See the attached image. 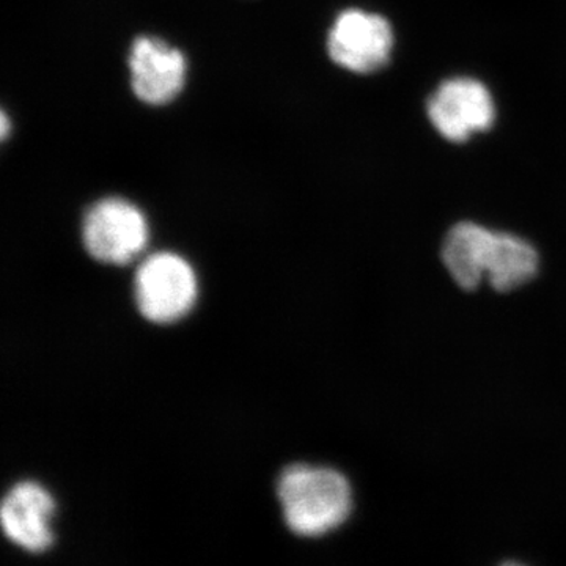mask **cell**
Listing matches in <instances>:
<instances>
[{
  "label": "cell",
  "mask_w": 566,
  "mask_h": 566,
  "mask_svg": "<svg viewBox=\"0 0 566 566\" xmlns=\"http://www.w3.org/2000/svg\"><path fill=\"white\" fill-rule=\"evenodd\" d=\"M441 256L450 277L465 292L479 289L483 282L495 292H513L534 281L539 270L534 244L515 233L469 221L447 232Z\"/></svg>",
  "instance_id": "cell-1"
},
{
  "label": "cell",
  "mask_w": 566,
  "mask_h": 566,
  "mask_svg": "<svg viewBox=\"0 0 566 566\" xmlns=\"http://www.w3.org/2000/svg\"><path fill=\"white\" fill-rule=\"evenodd\" d=\"M283 520L294 534L322 536L348 520L353 490L346 476L324 465L293 464L279 476Z\"/></svg>",
  "instance_id": "cell-2"
},
{
  "label": "cell",
  "mask_w": 566,
  "mask_h": 566,
  "mask_svg": "<svg viewBox=\"0 0 566 566\" xmlns=\"http://www.w3.org/2000/svg\"><path fill=\"white\" fill-rule=\"evenodd\" d=\"M197 292L191 264L172 252L153 253L140 263L134 279L137 307L153 323L178 322L196 304Z\"/></svg>",
  "instance_id": "cell-3"
},
{
  "label": "cell",
  "mask_w": 566,
  "mask_h": 566,
  "mask_svg": "<svg viewBox=\"0 0 566 566\" xmlns=\"http://www.w3.org/2000/svg\"><path fill=\"white\" fill-rule=\"evenodd\" d=\"M144 212L128 200L103 199L93 205L82 222V243L93 259L107 264H128L148 244Z\"/></svg>",
  "instance_id": "cell-4"
},
{
  "label": "cell",
  "mask_w": 566,
  "mask_h": 566,
  "mask_svg": "<svg viewBox=\"0 0 566 566\" xmlns=\"http://www.w3.org/2000/svg\"><path fill=\"white\" fill-rule=\"evenodd\" d=\"M394 31L381 14L345 10L338 14L327 36L331 59L342 69L370 74L385 69L394 51Z\"/></svg>",
  "instance_id": "cell-5"
},
{
  "label": "cell",
  "mask_w": 566,
  "mask_h": 566,
  "mask_svg": "<svg viewBox=\"0 0 566 566\" xmlns=\"http://www.w3.org/2000/svg\"><path fill=\"white\" fill-rule=\"evenodd\" d=\"M436 132L450 142H465L493 126V95L472 77H452L439 85L427 104Z\"/></svg>",
  "instance_id": "cell-6"
},
{
  "label": "cell",
  "mask_w": 566,
  "mask_h": 566,
  "mask_svg": "<svg viewBox=\"0 0 566 566\" xmlns=\"http://www.w3.org/2000/svg\"><path fill=\"white\" fill-rule=\"evenodd\" d=\"M54 497L32 480L11 488L0 509L3 534L13 545L32 554L46 553L54 545Z\"/></svg>",
  "instance_id": "cell-7"
},
{
  "label": "cell",
  "mask_w": 566,
  "mask_h": 566,
  "mask_svg": "<svg viewBox=\"0 0 566 566\" xmlns=\"http://www.w3.org/2000/svg\"><path fill=\"white\" fill-rule=\"evenodd\" d=\"M129 70L137 98L151 106L172 102L185 85L186 61L181 52L151 36L134 41Z\"/></svg>",
  "instance_id": "cell-8"
},
{
  "label": "cell",
  "mask_w": 566,
  "mask_h": 566,
  "mask_svg": "<svg viewBox=\"0 0 566 566\" xmlns=\"http://www.w3.org/2000/svg\"><path fill=\"white\" fill-rule=\"evenodd\" d=\"M9 132H10L9 118H7L6 112H2V128H0V133H2L3 139H6V137L9 136Z\"/></svg>",
  "instance_id": "cell-9"
},
{
  "label": "cell",
  "mask_w": 566,
  "mask_h": 566,
  "mask_svg": "<svg viewBox=\"0 0 566 566\" xmlns=\"http://www.w3.org/2000/svg\"><path fill=\"white\" fill-rule=\"evenodd\" d=\"M504 566H523V565H516V564H506Z\"/></svg>",
  "instance_id": "cell-10"
}]
</instances>
